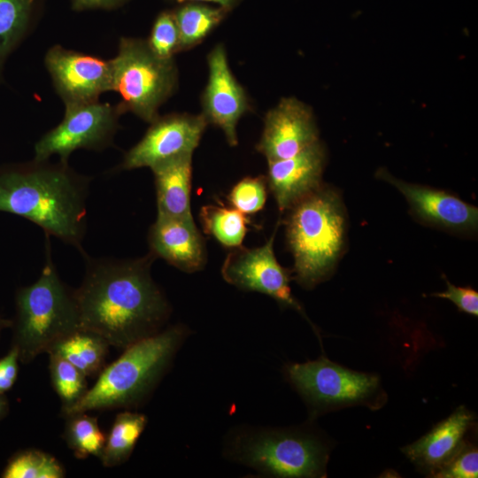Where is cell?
<instances>
[{"mask_svg": "<svg viewBox=\"0 0 478 478\" xmlns=\"http://www.w3.org/2000/svg\"><path fill=\"white\" fill-rule=\"evenodd\" d=\"M82 256L85 274L73 289L81 329L124 350L165 328L172 309L151 277V253L135 259Z\"/></svg>", "mask_w": 478, "mask_h": 478, "instance_id": "cell-1", "label": "cell"}, {"mask_svg": "<svg viewBox=\"0 0 478 478\" xmlns=\"http://www.w3.org/2000/svg\"><path fill=\"white\" fill-rule=\"evenodd\" d=\"M91 180L61 160L0 166V212L30 220L82 254Z\"/></svg>", "mask_w": 478, "mask_h": 478, "instance_id": "cell-2", "label": "cell"}, {"mask_svg": "<svg viewBox=\"0 0 478 478\" xmlns=\"http://www.w3.org/2000/svg\"><path fill=\"white\" fill-rule=\"evenodd\" d=\"M189 334L186 326L176 324L125 348L78 402L61 408V415L139 407L167 374Z\"/></svg>", "mask_w": 478, "mask_h": 478, "instance_id": "cell-3", "label": "cell"}, {"mask_svg": "<svg viewBox=\"0 0 478 478\" xmlns=\"http://www.w3.org/2000/svg\"><path fill=\"white\" fill-rule=\"evenodd\" d=\"M286 235L297 282L311 289L328 279L345 243L346 215L338 192L321 185L294 204Z\"/></svg>", "mask_w": 478, "mask_h": 478, "instance_id": "cell-4", "label": "cell"}, {"mask_svg": "<svg viewBox=\"0 0 478 478\" xmlns=\"http://www.w3.org/2000/svg\"><path fill=\"white\" fill-rule=\"evenodd\" d=\"M45 263L38 279L15 296L12 346L23 364L48 353L61 339L81 328L74 291L59 277L45 235Z\"/></svg>", "mask_w": 478, "mask_h": 478, "instance_id": "cell-5", "label": "cell"}, {"mask_svg": "<svg viewBox=\"0 0 478 478\" xmlns=\"http://www.w3.org/2000/svg\"><path fill=\"white\" fill-rule=\"evenodd\" d=\"M222 453L258 474L282 478L324 477L328 459L325 443L308 430L246 425L227 433Z\"/></svg>", "mask_w": 478, "mask_h": 478, "instance_id": "cell-6", "label": "cell"}, {"mask_svg": "<svg viewBox=\"0 0 478 478\" xmlns=\"http://www.w3.org/2000/svg\"><path fill=\"white\" fill-rule=\"evenodd\" d=\"M112 91L118 93L123 114L131 112L147 123L177 90L178 67L173 58H161L150 49L146 39L121 37L117 54L111 58Z\"/></svg>", "mask_w": 478, "mask_h": 478, "instance_id": "cell-7", "label": "cell"}, {"mask_svg": "<svg viewBox=\"0 0 478 478\" xmlns=\"http://www.w3.org/2000/svg\"><path fill=\"white\" fill-rule=\"evenodd\" d=\"M285 374L312 417L334 408L367 404L379 389L376 375L352 371L324 356L289 364Z\"/></svg>", "mask_w": 478, "mask_h": 478, "instance_id": "cell-8", "label": "cell"}, {"mask_svg": "<svg viewBox=\"0 0 478 478\" xmlns=\"http://www.w3.org/2000/svg\"><path fill=\"white\" fill-rule=\"evenodd\" d=\"M123 114L118 104L95 101L65 105L62 120L35 143L34 158L68 162L77 150L102 151L113 143Z\"/></svg>", "mask_w": 478, "mask_h": 478, "instance_id": "cell-9", "label": "cell"}, {"mask_svg": "<svg viewBox=\"0 0 478 478\" xmlns=\"http://www.w3.org/2000/svg\"><path fill=\"white\" fill-rule=\"evenodd\" d=\"M44 65L65 105L98 101L112 91L111 59L55 44L46 51Z\"/></svg>", "mask_w": 478, "mask_h": 478, "instance_id": "cell-10", "label": "cell"}, {"mask_svg": "<svg viewBox=\"0 0 478 478\" xmlns=\"http://www.w3.org/2000/svg\"><path fill=\"white\" fill-rule=\"evenodd\" d=\"M261 247H236L226 258L221 274L229 284L245 291H256L274 298L283 307L293 308L306 317L289 287L290 272L282 267L274 252L275 232Z\"/></svg>", "mask_w": 478, "mask_h": 478, "instance_id": "cell-11", "label": "cell"}, {"mask_svg": "<svg viewBox=\"0 0 478 478\" xmlns=\"http://www.w3.org/2000/svg\"><path fill=\"white\" fill-rule=\"evenodd\" d=\"M207 125L201 113L159 115L150 123L142 139L125 153L118 169L151 168L166 160L193 154Z\"/></svg>", "mask_w": 478, "mask_h": 478, "instance_id": "cell-12", "label": "cell"}, {"mask_svg": "<svg viewBox=\"0 0 478 478\" xmlns=\"http://www.w3.org/2000/svg\"><path fill=\"white\" fill-rule=\"evenodd\" d=\"M208 80L201 95V114L220 127L231 146L238 143L236 126L251 110L248 94L233 74L225 46L215 45L207 55Z\"/></svg>", "mask_w": 478, "mask_h": 478, "instance_id": "cell-13", "label": "cell"}, {"mask_svg": "<svg viewBox=\"0 0 478 478\" xmlns=\"http://www.w3.org/2000/svg\"><path fill=\"white\" fill-rule=\"evenodd\" d=\"M317 141L319 129L312 108L289 96L266 113L256 149L267 161H274L293 157Z\"/></svg>", "mask_w": 478, "mask_h": 478, "instance_id": "cell-14", "label": "cell"}, {"mask_svg": "<svg viewBox=\"0 0 478 478\" xmlns=\"http://www.w3.org/2000/svg\"><path fill=\"white\" fill-rule=\"evenodd\" d=\"M397 189L407 200L412 212L421 221L451 231H474L478 209L457 196L428 186L408 183L392 176L384 168L376 173Z\"/></svg>", "mask_w": 478, "mask_h": 478, "instance_id": "cell-15", "label": "cell"}, {"mask_svg": "<svg viewBox=\"0 0 478 478\" xmlns=\"http://www.w3.org/2000/svg\"><path fill=\"white\" fill-rule=\"evenodd\" d=\"M326 158L325 146L319 140L293 157L268 161L266 181L281 212L322 185Z\"/></svg>", "mask_w": 478, "mask_h": 478, "instance_id": "cell-16", "label": "cell"}, {"mask_svg": "<svg viewBox=\"0 0 478 478\" xmlns=\"http://www.w3.org/2000/svg\"><path fill=\"white\" fill-rule=\"evenodd\" d=\"M150 252L176 268L193 273L206 261L205 245L193 218L158 214L148 234Z\"/></svg>", "mask_w": 478, "mask_h": 478, "instance_id": "cell-17", "label": "cell"}, {"mask_svg": "<svg viewBox=\"0 0 478 478\" xmlns=\"http://www.w3.org/2000/svg\"><path fill=\"white\" fill-rule=\"evenodd\" d=\"M473 420V414L464 406H459L428 434L402 451L417 467L434 476L465 445V436Z\"/></svg>", "mask_w": 478, "mask_h": 478, "instance_id": "cell-18", "label": "cell"}, {"mask_svg": "<svg viewBox=\"0 0 478 478\" xmlns=\"http://www.w3.org/2000/svg\"><path fill=\"white\" fill-rule=\"evenodd\" d=\"M150 169L154 175L158 214L193 218L190 209L192 154L166 160Z\"/></svg>", "mask_w": 478, "mask_h": 478, "instance_id": "cell-19", "label": "cell"}, {"mask_svg": "<svg viewBox=\"0 0 478 478\" xmlns=\"http://www.w3.org/2000/svg\"><path fill=\"white\" fill-rule=\"evenodd\" d=\"M44 0H0V83L9 57L34 32Z\"/></svg>", "mask_w": 478, "mask_h": 478, "instance_id": "cell-20", "label": "cell"}, {"mask_svg": "<svg viewBox=\"0 0 478 478\" xmlns=\"http://www.w3.org/2000/svg\"><path fill=\"white\" fill-rule=\"evenodd\" d=\"M109 347L99 335L80 328L58 342L48 353L61 356L90 377L98 374L104 367Z\"/></svg>", "mask_w": 478, "mask_h": 478, "instance_id": "cell-21", "label": "cell"}, {"mask_svg": "<svg viewBox=\"0 0 478 478\" xmlns=\"http://www.w3.org/2000/svg\"><path fill=\"white\" fill-rule=\"evenodd\" d=\"M229 12L202 2H185L173 11L180 36V52L203 41L223 21Z\"/></svg>", "mask_w": 478, "mask_h": 478, "instance_id": "cell-22", "label": "cell"}, {"mask_svg": "<svg viewBox=\"0 0 478 478\" xmlns=\"http://www.w3.org/2000/svg\"><path fill=\"white\" fill-rule=\"evenodd\" d=\"M147 423L148 417L143 413L129 410L119 412L105 438L99 459L102 465L104 467H114L125 463L131 456Z\"/></svg>", "mask_w": 478, "mask_h": 478, "instance_id": "cell-23", "label": "cell"}, {"mask_svg": "<svg viewBox=\"0 0 478 478\" xmlns=\"http://www.w3.org/2000/svg\"><path fill=\"white\" fill-rule=\"evenodd\" d=\"M204 232L227 247H240L247 233L249 220L235 208L204 206L200 212Z\"/></svg>", "mask_w": 478, "mask_h": 478, "instance_id": "cell-24", "label": "cell"}, {"mask_svg": "<svg viewBox=\"0 0 478 478\" xmlns=\"http://www.w3.org/2000/svg\"><path fill=\"white\" fill-rule=\"evenodd\" d=\"M63 437L77 459L89 456L101 458L106 436L99 428L97 419L87 412L66 417Z\"/></svg>", "mask_w": 478, "mask_h": 478, "instance_id": "cell-25", "label": "cell"}, {"mask_svg": "<svg viewBox=\"0 0 478 478\" xmlns=\"http://www.w3.org/2000/svg\"><path fill=\"white\" fill-rule=\"evenodd\" d=\"M64 466L54 456L37 449H26L8 460L3 478H63Z\"/></svg>", "mask_w": 478, "mask_h": 478, "instance_id": "cell-26", "label": "cell"}, {"mask_svg": "<svg viewBox=\"0 0 478 478\" xmlns=\"http://www.w3.org/2000/svg\"><path fill=\"white\" fill-rule=\"evenodd\" d=\"M48 354L52 387L62 402L61 408L68 407L87 392V376L61 356L53 352Z\"/></svg>", "mask_w": 478, "mask_h": 478, "instance_id": "cell-27", "label": "cell"}, {"mask_svg": "<svg viewBox=\"0 0 478 478\" xmlns=\"http://www.w3.org/2000/svg\"><path fill=\"white\" fill-rule=\"evenodd\" d=\"M150 49L161 58H173L180 52V36L173 11L158 14L146 39Z\"/></svg>", "mask_w": 478, "mask_h": 478, "instance_id": "cell-28", "label": "cell"}, {"mask_svg": "<svg viewBox=\"0 0 478 478\" xmlns=\"http://www.w3.org/2000/svg\"><path fill=\"white\" fill-rule=\"evenodd\" d=\"M266 197V179L264 176L245 177L233 187L228 200L241 212L252 214L263 209Z\"/></svg>", "mask_w": 478, "mask_h": 478, "instance_id": "cell-29", "label": "cell"}, {"mask_svg": "<svg viewBox=\"0 0 478 478\" xmlns=\"http://www.w3.org/2000/svg\"><path fill=\"white\" fill-rule=\"evenodd\" d=\"M478 476V451L466 443L434 477L476 478Z\"/></svg>", "mask_w": 478, "mask_h": 478, "instance_id": "cell-30", "label": "cell"}, {"mask_svg": "<svg viewBox=\"0 0 478 478\" xmlns=\"http://www.w3.org/2000/svg\"><path fill=\"white\" fill-rule=\"evenodd\" d=\"M446 290L432 296L451 301L460 312L478 316V293L469 287H457L444 278Z\"/></svg>", "mask_w": 478, "mask_h": 478, "instance_id": "cell-31", "label": "cell"}, {"mask_svg": "<svg viewBox=\"0 0 478 478\" xmlns=\"http://www.w3.org/2000/svg\"><path fill=\"white\" fill-rule=\"evenodd\" d=\"M19 354L11 345L8 352L0 358V394L9 391L16 382L19 374Z\"/></svg>", "mask_w": 478, "mask_h": 478, "instance_id": "cell-32", "label": "cell"}, {"mask_svg": "<svg viewBox=\"0 0 478 478\" xmlns=\"http://www.w3.org/2000/svg\"><path fill=\"white\" fill-rule=\"evenodd\" d=\"M129 0H71L73 10H114L126 4Z\"/></svg>", "mask_w": 478, "mask_h": 478, "instance_id": "cell-33", "label": "cell"}, {"mask_svg": "<svg viewBox=\"0 0 478 478\" xmlns=\"http://www.w3.org/2000/svg\"><path fill=\"white\" fill-rule=\"evenodd\" d=\"M176 1L178 3L185 2H202V3H213L218 4V6L222 7L228 12H231L235 9L243 0H170Z\"/></svg>", "mask_w": 478, "mask_h": 478, "instance_id": "cell-34", "label": "cell"}, {"mask_svg": "<svg viewBox=\"0 0 478 478\" xmlns=\"http://www.w3.org/2000/svg\"><path fill=\"white\" fill-rule=\"evenodd\" d=\"M9 412V402L4 394H0V420Z\"/></svg>", "mask_w": 478, "mask_h": 478, "instance_id": "cell-35", "label": "cell"}, {"mask_svg": "<svg viewBox=\"0 0 478 478\" xmlns=\"http://www.w3.org/2000/svg\"><path fill=\"white\" fill-rule=\"evenodd\" d=\"M12 320L9 319H5L0 315V336L2 332L12 327Z\"/></svg>", "mask_w": 478, "mask_h": 478, "instance_id": "cell-36", "label": "cell"}]
</instances>
